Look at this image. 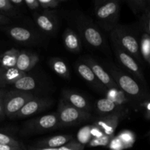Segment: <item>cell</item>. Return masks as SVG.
I'll return each instance as SVG.
<instances>
[{
  "mask_svg": "<svg viewBox=\"0 0 150 150\" xmlns=\"http://www.w3.org/2000/svg\"><path fill=\"white\" fill-rule=\"evenodd\" d=\"M0 144L16 146V147H21V145L20 142H19V141H17L9 135L2 133H0Z\"/></svg>",
  "mask_w": 150,
  "mask_h": 150,
  "instance_id": "obj_30",
  "label": "cell"
},
{
  "mask_svg": "<svg viewBox=\"0 0 150 150\" xmlns=\"http://www.w3.org/2000/svg\"><path fill=\"white\" fill-rule=\"evenodd\" d=\"M7 92H8V91H7V89H4V88H0V100L4 99V96H5Z\"/></svg>",
  "mask_w": 150,
  "mask_h": 150,
  "instance_id": "obj_38",
  "label": "cell"
},
{
  "mask_svg": "<svg viewBox=\"0 0 150 150\" xmlns=\"http://www.w3.org/2000/svg\"><path fill=\"white\" fill-rule=\"evenodd\" d=\"M0 150H22V149L21 147H16V146L0 144Z\"/></svg>",
  "mask_w": 150,
  "mask_h": 150,
  "instance_id": "obj_36",
  "label": "cell"
},
{
  "mask_svg": "<svg viewBox=\"0 0 150 150\" xmlns=\"http://www.w3.org/2000/svg\"><path fill=\"white\" fill-rule=\"evenodd\" d=\"M104 66L117 84L119 89L140 104L150 100V95L145 92L138 82L132 77L126 75L122 70L116 67L113 63L105 62Z\"/></svg>",
  "mask_w": 150,
  "mask_h": 150,
  "instance_id": "obj_2",
  "label": "cell"
},
{
  "mask_svg": "<svg viewBox=\"0 0 150 150\" xmlns=\"http://www.w3.org/2000/svg\"><path fill=\"white\" fill-rule=\"evenodd\" d=\"M110 33L111 42L126 51L136 60L137 62H142L140 43L136 35L131 28L119 24Z\"/></svg>",
  "mask_w": 150,
  "mask_h": 150,
  "instance_id": "obj_4",
  "label": "cell"
},
{
  "mask_svg": "<svg viewBox=\"0 0 150 150\" xmlns=\"http://www.w3.org/2000/svg\"><path fill=\"white\" fill-rule=\"evenodd\" d=\"M61 15L88 48L110 54L105 37L91 17L79 10H64Z\"/></svg>",
  "mask_w": 150,
  "mask_h": 150,
  "instance_id": "obj_1",
  "label": "cell"
},
{
  "mask_svg": "<svg viewBox=\"0 0 150 150\" xmlns=\"http://www.w3.org/2000/svg\"><path fill=\"white\" fill-rule=\"evenodd\" d=\"M57 10H44L33 13L34 21L38 30L45 36L54 37L60 27V16Z\"/></svg>",
  "mask_w": 150,
  "mask_h": 150,
  "instance_id": "obj_7",
  "label": "cell"
},
{
  "mask_svg": "<svg viewBox=\"0 0 150 150\" xmlns=\"http://www.w3.org/2000/svg\"><path fill=\"white\" fill-rule=\"evenodd\" d=\"M113 136H107V135H101L98 137H94L90 140L88 142V146L91 147H96V146H106L110 143L113 140Z\"/></svg>",
  "mask_w": 150,
  "mask_h": 150,
  "instance_id": "obj_27",
  "label": "cell"
},
{
  "mask_svg": "<svg viewBox=\"0 0 150 150\" xmlns=\"http://www.w3.org/2000/svg\"><path fill=\"white\" fill-rule=\"evenodd\" d=\"M128 7L130 8L132 13L139 18L144 13L146 9L148 7L147 0H128L126 1Z\"/></svg>",
  "mask_w": 150,
  "mask_h": 150,
  "instance_id": "obj_25",
  "label": "cell"
},
{
  "mask_svg": "<svg viewBox=\"0 0 150 150\" xmlns=\"http://www.w3.org/2000/svg\"><path fill=\"white\" fill-rule=\"evenodd\" d=\"M149 64H150V57H149Z\"/></svg>",
  "mask_w": 150,
  "mask_h": 150,
  "instance_id": "obj_40",
  "label": "cell"
},
{
  "mask_svg": "<svg viewBox=\"0 0 150 150\" xmlns=\"http://www.w3.org/2000/svg\"><path fill=\"white\" fill-rule=\"evenodd\" d=\"M120 1L118 0H98L94 2V15L100 29L110 32L119 25Z\"/></svg>",
  "mask_w": 150,
  "mask_h": 150,
  "instance_id": "obj_3",
  "label": "cell"
},
{
  "mask_svg": "<svg viewBox=\"0 0 150 150\" xmlns=\"http://www.w3.org/2000/svg\"><path fill=\"white\" fill-rule=\"evenodd\" d=\"M5 81H4V69L0 67V88H4L6 86Z\"/></svg>",
  "mask_w": 150,
  "mask_h": 150,
  "instance_id": "obj_33",
  "label": "cell"
},
{
  "mask_svg": "<svg viewBox=\"0 0 150 150\" xmlns=\"http://www.w3.org/2000/svg\"><path fill=\"white\" fill-rule=\"evenodd\" d=\"M10 1L19 12L24 7H26L24 4V0H10Z\"/></svg>",
  "mask_w": 150,
  "mask_h": 150,
  "instance_id": "obj_32",
  "label": "cell"
},
{
  "mask_svg": "<svg viewBox=\"0 0 150 150\" xmlns=\"http://www.w3.org/2000/svg\"><path fill=\"white\" fill-rule=\"evenodd\" d=\"M48 62L50 68L55 74L66 80L71 79L70 70L64 60L58 57H51L49 58Z\"/></svg>",
  "mask_w": 150,
  "mask_h": 150,
  "instance_id": "obj_21",
  "label": "cell"
},
{
  "mask_svg": "<svg viewBox=\"0 0 150 150\" xmlns=\"http://www.w3.org/2000/svg\"><path fill=\"white\" fill-rule=\"evenodd\" d=\"M63 42L65 48L72 54H79L82 50V42L78 34L72 29L66 28L63 34Z\"/></svg>",
  "mask_w": 150,
  "mask_h": 150,
  "instance_id": "obj_17",
  "label": "cell"
},
{
  "mask_svg": "<svg viewBox=\"0 0 150 150\" xmlns=\"http://www.w3.org/2000/svg\"><path fill=\"white\" fill-rule=\"evenodd\" d=\"M147 4H148V7L150 8V0H147Z\"/></svg>",
  "mask_w": 150,
  "mask_h": 150,
  "instance_id": "obj_39",
  "label": "cell"
},
{
  "mask_svg": "<svg viewBox=\"0 0 150 150\" xmlns=\"http://www.w3.org/2000/svg\"><path fill=\"white\" fill-rule=\"evenodd\" d=\"M80 60L83 62L84 63H85L91 69V70L94 72L97 79L107 88V90L116 91L119 89L117 84L114 81L113 78L109 74L108 72L102 66L100 65L96 61H95L94 59L89 57H82Z\"/></svg>",
  "mask_w": 150,
  "mask_h": 150,
  "instance_id": "obj_14",
  "label": "cell"
},
{
  "mask_svg": "<svg viewBox=\"0 0 150 150\" xmlns=\"http://www.w3.org/2000/svg\"><path fill=\"white\" fill-rule=\"evenodd\" d=\"M73 140L71 135H57L42 139L37 143L39 149H57Z\"/></svg>",
  "mask_w": 150,
  "mask_h": 150,
  "instance_id": "obj_18",
  "label": "cell"
},
{
  "mask_svg": "<svg viewBox=\"0 0 150 150\" xmlns=\"http://www.w3.org/2000/svg\"><path fill=\"white\" fill-rule=\"evenodd\" d=\"M126 111L102 116L94 122L93 127L101 135L113 136L115 130L119 125L121 120L125 117Z\"/></svg>",
  "mask_w": 150,
  "mask_h": 150,
  "instance_id": "obj_12",
  "label": "cell"
},
{
  "mask_svg": "<svg viewBox=\"0 0 150 150\" xmlns=\"http://www.w3.org/2000/svg\"><path fill=\"white\" fill-rule=\"evenodd\" d=\"M35 97V95L30 92L16 89L8 91L4 98V108L6 117L15 119L16 114L24 105Z\"/></svg>",
  "mask_w": 150,
  "mask_h": 150,
  "instance_id": "obj_9",
  "label": "cell"
},
{
  "mask_svg": "<svg viewBox=\"0 0 150 150\" xmlns=\"http://www.w3.org/2000/svg\"><path fill=\"white\" fill-rule=\"evenodd\" d=\"M25 75H26V73L20 71L16 67L4 69V81H5L6 84L13 85Z\"/></svg>",
  "mask_w": 150,
  "mask_h": 150,
  "instance_id": "obj_24",
  "label": "cell"
},
{
  "mask_svg": "<svg viewBox=\"0 0 150 150\" xmlns=\"http://www.w3.org/2000/svg\"><path fill=\"white\" fill-rule=\"evenodd\" d=\"M111 45L116 62L119 67L126 72H129V73L132 75L138 81L145 83L144 74L136 60L116 44L111 42Z\"/></svg>",
  "mask_w": 150,
  "mask_h": 150,
  "instance_id": "obj_10",
  "label": "cell"
},
{
  "mask_svg": "<svg viewBox=\"0 0 150 150\" xmlns=\"http://www.w3.org/2000/svg\"><path fill=\"white\" fill-rule=\"evenodd\" d=\"M57 116L60 122V128L80 125L92 120L91 113L80 111L71 106L63 99H60L58 104Z\"/></svg>",
  "mask_w": 150,
  "mask_h": 150,
  "instance_id": "obj_5",
  "label": "cell"
},
{
  "mask_svg": "<svg viewBox=\"0 0 150 150\" xmlns=\"http://www.w3.org/2000/svg\"><path fill=\"white\" fill-rule=\"evenodd\" d=\"M140 50L141 57L144 60L149 62L150 57V36L144 33L140 41Z\"/></svg>",
  "mask_w": 150,
  "mask_h": 150,
  "instance_id": "obj_26",
  "label": "cell"
},
{
  "mask_svg": "<svg viewBox=\"0 0 150 150\" xmlns=\"http://www.w3.org/2000/svg\"><path fill=\"white\" fill-rule=\"evenodd\" d=\"M140 24L145 33L150 36V8L147 7L139 18Z\"/></svg>",
  "mask_w": 150,
  "mask_h": 150,
  "instance_id": "obj_29",
  "label": "cell"
},
{
  "mask_svg": "<svg viewBox=\"0 0 150 150\" xmlns=\"http://www.w3.org/2000/svg\"><path fill=\"white\" fill-rule=\"evenodd\" d=\"M60 128L58 116L54 113L27 121L24 125L22 133L24 136H31Z\"/></svg>",
  "mask_w": 150,
  "mask_h": 150,
  "instance_id": "obj_8",
  "label": "cell"
},
{
  "mask_svg": "<svg viewBox=\"0 0 150 150\" xmlns=\"http://www.w3.org/2000/svg\"><path fill=\"white\" fill-rule=\"evenodd\" d=\"M39 61V57L35 52L22 50L19 52L16 67L20 71L26 73L35 67Z\"/></svg>",
  "mask_w": 150,
  "mask_h": 150,
  "instance_id": "obj_16",
  "label": "cell"
},
{
  "mask_svg": "<svg viewBox=\"0 0 150 150\" xmlns=\"http://www.w3.org/2000/svg\"><path fill=\"white\" fill-rule=\"evenodd\" d=\"M0 14L10 18H16L19 17V11L10 3V0H0Z\"/></svg>",
  "mask_w": 150,
  "mask_h": 150,
  "instance_id": "obj_23",
  "label": "cell"
},
{
  "mask_svg": "<svg viewBox=\"0 0 150 150\" xmlns=\"http://www.w3.org/2000/svg\"><path fill=\"white\" fill-rule=\"evenodd\" d=\"M62 99L64 100L67 103L71 106L80 110L90 113L91 111V105L89 101L81 94L69 89H63L62 91Z\"/></svg>",
  "mask_w": 150,
  "mask_h": 150,
  "instance_id": "obj_15",
  "label": "cell"
},
{
  "mask_svg": "<svg viewBox=\"0 0 150 150\" xmlns=\"http://www.w3.org/2000/svg\"><path fill=\"white\" fill-rule=\"evenodd\" d=\"M96 109L98 114L102 116L125 111L121 105L107 98H101L97 100L96 104Z\"/></svg>",
  "mask_w": 150,
  "mask_h": 150,
  "instance_id": "obj_19",
  "label": "cell"
},
{
  "mask_svg": "<svg viewBox=\"0 0 150 150\" xmlns=\"http://www.w3.org/2000/svg\"><path fill=\"white\" fill-rule=\"evenodd\" d=\"M14 89L23 92H30L35 91L40 87V82L35 76L25 75L13 85ZM33 94V93H32Z\"/></svg>",
  "mask_w": 150,
  "mask_h": 150,
  "instance_id": "obj_20",
  "label": "cell"
},
{
  "mask_svg": "<svg viewBox=\"0 0 150 150\" xmlns=\"http://www.w3.org/2000/svg\"><path fill=\"white\" fill-rule=\"evenodd\" d=\"M20 51L15 48L7 50L0 55V64L4 69L16 67L18 56Z\"/></svg>",
  "mask_w": 150,
  "mask_h": 150,
  "instance_id": "obj_22",
  "label": "cell"
},
{
  "mask_svg": "<svg viewBox=\"0 0 150 150\" xmlns=\"http://www.w3.org/2000/svg\"><path fill=\"white\" fill-rule=\"evenodd\" d=\"M66 0H39L41 8L44 10H56Z\"/></svg>",
  "mask_w": 150,
  "mask_h": 150,
  "instance_id": "obj_28",
  "label": "cell"
},
{
  "mask_svg": "<svg viewBox=\"0 0 150 150\" xmlns=\"http://www.w3.org/2000/svg\"><path fill=\"white\" fill-rule=\"evenodd\" d=\"M74 67L79 77L83 79L92 89L102 94H107L108 92L107 88L99 81L94 72L85 63L79 59L74 62Z\"/></svg>",
  "mask_w": 150,
  "mask_h": 150,
  "instance_id": "obj_13",
  "label": "cell"
},
{
  "mask_svg": "<svg viewBox=\"0 0 150 150\" xmlns=\"http://www.w3.org/2000/svg\"><path fill=\"white\" fill-rule=\"evenodd\" d=\"M141 105L145 108V111H146V117L147 118L150 119V100L146 101V102L143 103Z\"/></svg>",
  "mask_w": 150,
  "mask_h": 150,
  "instance_id": "obj_34",
  "label": "cell"
},
{
  "mask_svg": "<svg viewBox=\"0 0 150 150\" xmlns=\"http://www.w3.org/2000/svg\"><path fill=\"white\" fill-rule=\"evenodd\" d=\"M11 23V18L0 14V25H7Z\"/></svg>",
  "mask_w": 150,
  "mask_h": 150,
  "instance_id": "obj_35",
  "label": "cell"
},
{
  "mask_svg": "<svg viewBox=\"0 0 150 150\" xmlns=\"http://www.w3.org/2000/svg\"><path fill=\"white\" fill-rule=\"evenodd\" d=\"M53 100L49 98H40L35 96L28 101L16 114L15 119H24L41 113L52 105Z\"/></svg>",
  "mask_w": 150,
  "mask_h": 150,
  "instance_id": "obj_11",
  "label": "cell"
},
{
  "mask_svg": "<svg viewBox=\"0 0 150 150\" xmlns=\"http://www.w3.org/2000/svg\"><path fill=\"white\" fill-rule=\"evenodd\" d=\"M2 29L11 39L21 45L34 46L41 45L44 41L39 31L27 26L10 25L4 26Z\"/></svg>",
  "mask_w": 150,
  "mask_h": 150,
  "instance_id": "obj_6",
  "label": "cell"
},
{
  "mask_svg": "<svg viewBox=\"0 0 150 150\" xmlns=\"http://www.w3.org/2000/svg\"><path fill=\"white\" fill-rule=\"evenodd\" d=\"M24 4L26 7H27L30 11L35 13L42 10L39 0H24Z\"/></svg>",
  "mask_w": 150,
  "mask_h": 150,
  "instance_id": "obj_31",
  "label": "cell"
},
{
  "mask_svg": "<svg viewBox=\"0 0 150 150\" xmlns=\"http://www.w3.org/2000/svg\"><path fill=\"white\" fill-rule=\"evenodd\" d=\"M5 117L6 116L4 108V99H3L0 100V121L4 120Z\"/></svg>",
  "mask_w": 150,
  "mask_h": 150,
  "instance_id": "obj_37",
  "label": "cell"
}]
</instances>
